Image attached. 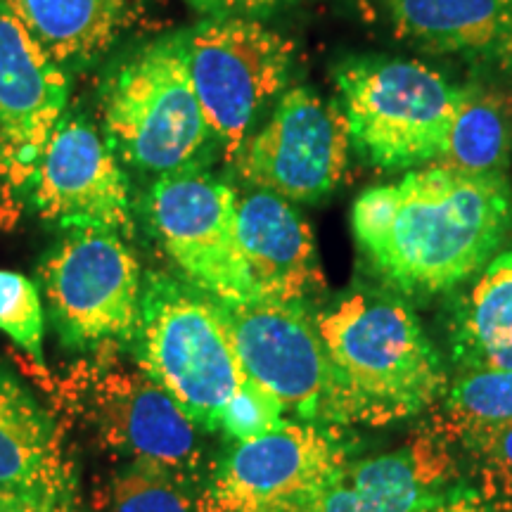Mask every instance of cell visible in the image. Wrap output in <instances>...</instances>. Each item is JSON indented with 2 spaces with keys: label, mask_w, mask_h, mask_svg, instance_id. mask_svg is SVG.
Masks as SVG:
<instances>
[{
  "label": "cell",
  "mask_w": 512,
  "mask_h": 512,
  "mask_svg": "<svg viewBox=\"0 0 512 512\" xmlns=\"http://www.w3.org/2000/svg\"><path fill=\"white\" fill-rule=\"evenodd\" d=\"M458 486L456 463L437 434L373 458H349L292 512H420Z\"/></svg>",
  "instance_id": "obj_14"
},
{
  "label": "cell",
  "mask_w": 512,
  "mask_h": 512,
  "mask_svg": "<svg viewBox=\"0 0 512 512\" xmlns=\"http://www.w3.org/2000/svg\"><path fill=\"white\" fill-rule=\"evenodd\" d=\"M67 98L64 69L0 0V195L29 192Z\"/></svg>",
  "instance_id": "obj_12"
},
{
  "label": "cell",
  "mask_w": 512,
  "mask_h": 512,
  "mask_svg": "<svg viewBox=\"0 0 512 512\" xmlns=\"http://www.w3.org/2000/svg\"><path fill=\"white\" fill-rule=\"evenodd\" d=\"M451 349L463 370H512V249L496 254L460 299Z\"/></svg>",
  "instance_id": "obj_19"
},
{
  "label": "cell",
  "mask_w": 512,
  "mask_h": 512,
  "mask_svg": "<svg viewBox=\"0 0 512 512\" xmlns=\"http://www.w3.org/2000/svg\"><path fill=\"white\" fill-rule=\"evenodd\" d=\"M332 373V422L392 425L446 392V368L415 313L387 292L356 290L318 313Z\"/></svg>",
  "instance_id": "obj_2"
},
{
  "label": "cell",
  "mask_w": 512,
  "mask_h": 512,
  "mask_svg": "<svg viewBox=\"0 0 512 512\" xmlns=\"http://www.w3.org/2000/svg\"><path fill=\"white\" fill-rule=\"evenodd\" d=\"M48 311L67 347L133 339L143 302L136 254L117 233L79 230L43 264Z\"/></svg>",
  "instance_id": "obj_10"
},
{
  "label": "cell",
  "mask_w": 512,
  "mask_h": 512,
  "mask_svg": "<svg viewBox=\"0 0 512 512\" xmlns=\"http://www.w3.org/2000/svg\"><path fill=\"white\" fill-rule=\"evenodd\" d=\"M133 351L143 373L200 430H221L230 401L249 382L219 302L166 273L143 280Z\"/></svg>",
  "instance_id": "obj_3"
},
{
  "label": "cell",
  "mask_w": 512,
  "mask_h": 512,
  "mask_svg": "<svg viewBox=\"0 0 512 512\" xmlns=\"http://www.w3.org/2000/svg\"><path fill=\"white\" fill-rule=\"evenodd\" d=\"M147 216L192 287L223 306L256 302L238 238V192L226 181L204 169L159 176Z\"/></svg>",
  "instance_id": "obj_7"
},
{
  "label": "cell",
  "mask_w": 512,
  "mask_h": 512,
  "mask_svg": "<svg viewBox=\"0 0 512 512\" xmlns=\"http://www.w3.org/2000/svg\"><path fill=\"white\" fill-rule=\"evenodd\" d=\"M512 152V112L491 91L465 86L437 164L470 174H505Z\"/></svg>",
  "instance_id": "obj_21"
},
{
  "label": "cell",
  "mask_w": 512,
  "mask_h": 512,
  "mask_svg": "<svg viewBox=\"0 0 512 512\" xmlns=\"http://www.w3.org/2000/svg\"><path fill=\"white\" fill-rule=\"evenodd\" d=\"M197 12H202L207 19L223 17H249L268 15V12L290 5L294 0H188Z\"/></svg>",
  "instance_id": "obj_28"
},
{
  "label": "cell",
  "mask_w": 512,
  "mask_h": 512,
  "mask_svg": "<svg viewBox=\"0 0 512 512\" xmlns=\"http://www.w3.org/2000/svg\"><path fill=\"white\" fill-rule=\"evenodd\" d=\"M344 427L290 422L235 441L200 496V512H292L351 458Z\"/></svg>",
  "instance_id": "obj_8"
},
{
  "label": "cell",
  "mask_w": 512,
  "mask_h": 512,
  "mask_svg": "<svg viewBox=\"0 0 512 512\" xmlns=\"http://www.w3.org/2000/svg\"><path fill=\"white\" fill-rule=\"evenodd\" d=\"M242 368L299 422H332V373L306 302H256L223 306ZM337 427V425H335Z\"/></svg>",
  "instance_id": "obj_11"
},
{
  "label": "cell",
  "mask_w": 512,
  "mask_h": 512,
  "mask_svg": "<svg viewBox=\"0 0 512 512\" xmlns=\"http://www.w3.org/2000/svg\"><path fill=\"white\" fill-rule=\"evenodd\" d=\"M441 399L434 434L444 441L503 425L512 420V370H463Z\"/></svg>",
  "instance_id": "obj_22"
},
{
  "label": "cell",
  "mask_w": 512,
  "mask_h": 512,
  "mask_svg": "<svg viewBox=\"0 0 512 512\" xmlns=\"http://www.w3.org/2000/svg\"><path fill=\"white\" fill-rule=\"evenodd\" d=\"M510 508L512 505L486 498L482 491L475 489V486L458 484L453 486L446 496H441L439 501L427 505V508L420 512H510Z\"/></svg>",
  "instance_id": "obj_29"
},
{
  "label": "cell",
  "mask_w": 512,
  "mask_h": 512,
  "mask_svg": "<svg viewBox=\"0 0 512 512\" xmlns=\"http://www.w3.org/2000/svg\"><path fill=\"white\" fill-rule=\"evenodd\" d=\"M0 512H62L55 484L0 486Z\"/></svg>",
  "instance_id": "obj_27"
},
{
  "label": "cell",
  "mask_w": 512,
  "mask_h": 512,
  "mask_svg": "<svg viewBox=\"0 0 512 512\" xmlns=\"http://www.w3.org/2000/svg\"><path fill=\"white\" fill-rule=\"evenodd\" d=\"M477 486L491 501L512 505V420L460 439Z\"/></svg>",
  "instance_id": "obj_25"
},
{
  "label": "cell",
  "mask_w": 512,
  "mask_h": 512,
  "mask_svg": "<svg viewBox=\"0 0 512 512\" xmlns=\"http://www.w3.org/2000/svg\"><path fill=\"white\" fill-rule=\"evenodd\" d=\"M38 214L57 226L126 233L131 226L128 178L117 152L79 117L57 124L29 185Z\"/></svg>",
  "instance_id": "obj_13"
},
{
  "label": "cell",
  "mask_w": 512,
  "mask_h": 512,
  "mask_svg": "<svg viewBox=\"0 0 512 512\" xmlns=\"http://www.w3.org/2000/svg\"><path fill=\"white\" fill-rule=\"evenodd\" d=\"M60 67H88L117 41L128 0H3Z\"/></svg>",
  "instance_id": "obj_18"
},
{
  "label": "cell",
  "mask_w": 512,
  "mask_h": 512,
  "mask_svg": "<svg viewBox=\"0 0 512 512\" xmlns=\"http://www.w3.org/2000/svg\"><path fill=\"white\" fill-rule=\"evenodd\" d=\"M190 79L216 147L233 166L290 79L294 43L259 19H204L185 34Z\"/></svg>",
  "instance_id": "obj_6"
},
{
  "label": "cell",
  "mask_w": 512,
  "mask_h": 512,
  "mask_svg": "<svg viewBox=\"0 0 512 512\" xmlns=\"http://www.w3.org/2000/svg\"><path fill=\"white\" fill-rule=\"evenodd\" d=\"M285 406L271 392L249 380L230 401L221 418V432L233 441H247L285 425Z\"/></svg>",
  "instance_id": "obj_26"
},
{
  "label": "cell",
  "mask_w": 512,
  "mask_h": 512,
  "mask_svg": "<svg viewBox=\"0 0 512 512\" xmlns=\"http://www.w3.org/2000/svg\"><path fill=\"white\" fill-rule=\"evenodd\" d=\"M55 427L15 377L0 370V486L53 484Z\"/></svg>",
  "instance_id": "obj_20"
},
{
  "label": "cell",
  "mask_w": 512,
  "mask_h": 512,
  "mask_svg": "<svg viewBox=\"0 0 512 512\" xmlns=\"http://www.w3.org/2000/svg\"><path fill=\"white\" fill-rule=\"evenodd\" d=\"M403 41L512 67V0H384Z\"/></svg>",
  "instance_id": "obj_17"
},
{
  "label": "cell",
  "mask_w": 512,
  "mask_h": 512,
  "mask_svg": "<svg viewBox=\"0 0 512 512\" xmlns=\"http://www.w3.org/2000/svg\"><path fill=\"white\" fill-rule=\"evenodd\" d=\"M238 238L256 299L306 302L323 290L313 230L292 202L264 190L238 197Z\"/></svg>",
  "instance_id": "obj_15"
},
{
  "label": "cell",
  "mask_w": 512,
  "mask_h": 512,
  "mask_svg": "<svg viewBox=\"0 0 512 512\" xmlns=\"http://www.w3.org/2000/svg\"><path fill=\"white\" fill-rule=\"evenodd\" d=\"M110 512H190L178 477L155 460L133 458L112 482Z\"/></svg>",
  "instance_id": "obj_23"
},
{
  "label": "cell",
  "mask_w": 512,
  "mask_h": 512,
  "mask_svg": "<svg viewBox=\"0 0 512 512\" xmlns=\"http://www.w3.org/2000/svg\"><path fill=\"white\" fill-rule=\"evenodd\" d=\"M351 228L384 283L441 294L482 271L508 240L512 188L505 174L430 164L363 192Z\"/></svg>",
  "instance_id": "obj_1"
},
{
  "label": "cell",
  "mask_w": 512,
  "mask_h": 512,
  "mask_svg": "<svg viewBox=\"0 0 512 512\" xmlns=\"http://www.w3.org/2000/svg\"><path fill=\"white\" fill-rule=\"evenodd\" d=\"M102 136L121 162L147 174L202 169L216 145L190 79L185 34L147 43L107 76Z\"/></svg>",
  "instance_id": "obj_4"
},
{
  "label": "cell",
  "mask_w": 512,
  "mask_h": 512,
  "mask_svg": "<svg viewBox=\"0 0 512 512\" xmlns=\"http://www.w3.org/2000/svg\"><path fill=\"white\" fill-rule=\"evenodd\" d=\"M0 332L36 361L43 358L46 313H43L41 290L27 275L0 271Z\"/></svg>",
  "instance_id": "obj_24"
},
{
  "label": "cell",
  "mask_w": 512,
  "mask_h": 512,
  "mask_svg": "<svg viewBox=\"0 0 512 512\" xmlns=\"http://www.w3.org/2000/svg\"><path fill=\"white\" fill-rule=\"evenodd\" d=\"M349 150L342 107L309 86H294L280 95L264 126L247 138L233 169L249 188L311 204L330 197L344 181Z\"/></svg>",
  "instance_id": "obj_9"
},
{
  "label": "cell",
  "mask_w": 512,
  "mask_h": 512,
  "mask_svg": "<svg viewBox=\"0 0 512 512\" xmlns=\"http://www.w3.org/2000/svg\"><path fill=\"white\" fill-rule=\"evenodd\" d=\"M351 147L377 169L437 164L463 100L437 69L411 60L361 57L335 74Z\"/></svg>",
  "instance_id": "obj_5"
},
{
  "label": "cell",
  "mask_w": 512,
  "mask_h": 512,
  "mask_svg": "<svg viewBox=\"0 0 512 512\" xmlns=\"http://www.w3.org/2000/svg\"><path fill=\"white\" fill-rule=\"evenodd\" d=\"M95 415L102 434L133 458L155 460L171 472H188L197 463L200 427L143 370L102 377Z\"/></svg>",
  "instance_id": "obj_16"
}]
</instances>
